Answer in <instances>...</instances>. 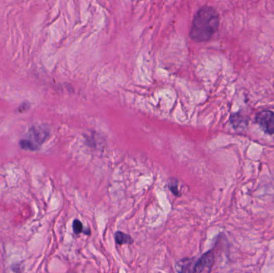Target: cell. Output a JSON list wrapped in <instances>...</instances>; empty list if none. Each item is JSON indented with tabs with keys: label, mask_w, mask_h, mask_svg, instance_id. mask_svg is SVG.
Returning a JSON list of instances; mask_svg holds the SVG:
<instances>
[{
	"label": "cell",
	"mask_w": 274,
	"mask_h": 273,
	"mask_svg": "<svg viewBox=\"0 0 274 273\" xmlns=\"http://www.w3.org/2000/svg\"><path fill=\"white\" fill-rule=\"evenodd\" d=\"M115 240L119 245L122 244H130L133 243V239L129 235L122 232H116L115 234Z\"/></svg>",
	"instance_id": "8992f818"
},
{
	"label": "cell",
	"mask_w": 274,
	"mask_h": 273,
	"mask_svg": "<svg viewBox=\"0 0 274 273\" xmlns=\"http://www.w3.org/2000/svg\"><path fill=\"white\" fill-rule=\"evenodd\" d=\"M219 25L218 11L213 7L204 6L194 15L189 36L194 41H209L218 31Z\"/></svg>",
	"instance_id": "6da1fadb"
},
{
	"label": "cell",
	"mask_w": 274,
	"mask_h": 273,
	"mask_svg": "<svg viewBox=\"0 0 274 273\" xmlns=\"http://www.w3.org/2000/svg\"><path fill=\"white\" fill-rule=\"evenodd\" d=\"M256 123L265 133L274 135V112L270 110H263L258 112L255 117Z\"/></svg>",
	"instance_id": "3957f363"
},
{
	"label": "cell",
	"mask_w": 274,
	"mask_h": 273,
	"mask_svg": "<svg viewBox=\"0 0 274 273\" xmlns=\"http://www.w3.org/2000/svg\"><path fill=\"white\" fill-rule=\"evenodd\" d=\"M73 231L75 232V234L79 235L81 234V232H83V224L81 223L79 219H75L73 221Z\"/></svg>",
	"instance_id": "52a82bcc"
},
{
	"label": "cell",
	"mask_w": 274,
	"mask_h": 273,
	"mask_svg": "<svg viewBox=\"0 0 274 273\" xmlns=\"http://www.w3.org/2000/svg\"><path fill=\"white\" fill-rule=\"evenodd\" d=\"M195 260L192 259H184L178 263V270L180 273H194Z\"/></svg>",
	"instance_id": "5b68a950"
},
{
	"label": "cell",
	"mask_w": 274,
	"mask_h": 273,
	"mask_svg": "<svg viewBox=\"0 0 274 273\" xmlns=\"http://www.w3.org/2000/svg\"><path fill=\"white\" fill-rule=\"evenodd\" d=\"M47 136V133L45 132L44 129L32 128L30 129L29 138L28 139L21 140V147L28 150H36L39 147V145L44 141Z\"/></svg>",
	"instance_id": "7a4b0ae2"
},
{
	"label": "cell",
	"mask_w": 274,
	"mask_h": 273,
	"mask_svg": "<svg viewBox=\"0 0 274 273\" xmlns=\"http://www.w3.org/2000/svg\"><path fill=\"white\" fill-rule=\"evenodd\" d=\"M214 262V254L213 252L205 253L199 260L195 262L194 273H209Z\"/></svg>",
	"instance_id": "277c9868"
}]
</instances>
